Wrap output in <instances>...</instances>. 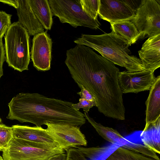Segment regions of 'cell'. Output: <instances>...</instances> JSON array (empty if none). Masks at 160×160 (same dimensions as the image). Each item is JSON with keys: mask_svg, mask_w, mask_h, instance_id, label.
Masks as SVG:
<instances>
[{"mask_svg": "<svg viewBox=\"0 0 160 160\" xmlns=\"http://www.w3.org/2000/svg\"><path fill=\"white\" fill-rule=\"evenodd\" d=\"M128 141L125 138L116 143L102 147L72 148L66 151V160H105L118 148Z\"/></svg>", "mask_w": 160, "mask_h": 160, "instance_id": "cell-12", "label": "cell"}, {"mask_svg": "<svg viewBox=\"0 0 160 160\" xmlns=\"http://www.w3.org/2000/svg\"><path fill=\"white\" fill-rule=\"evenodd\" d=\"M112 31L127 41L130 46L136 42L140 35L134 24L130 21L110 23Z\"/></svg>", "mask_w": 160, "mask_h": 160, "instance_id": "cell-19", "label": "cell"}, {"mask_svg": "<svg viewBox=\"0 0 160 160\" xmlns=\"http://www.w3.org/2000/svg\"><path fill=\"white\" fill-rule=\"evenodd\" d=\"M12 127L14 138L59 146L47 133L46 129L42 127L16 125Z\"/></svg>", "mask_w": 160, "mask_h": 160, "instance_id": "cell-15", "label": "cell"}, {"mask_svg": "<svg viewBox=\"0 0 160 160\" xmlns=\"http://www.w3.org/2000/svg\"><path fill=\"white\" fill-rule=\"evenodd\" d=\"M2 120L0 118V123H1L2 122Z\"/></svg>", "mask_w": 160, "mask_h": 160, "instance_id": "cell-31", "label": "cell"}, {"mask_svg": "<svg viewBox=\"0 0 160 160\" xmlns=\"http://www.w3.org/2000/svg\"><path fill=\"white\" fill-rule=\"evenodd\" d=\"M66 158L67 154L65 152L54 155L46 160H66Z\"/></svg>", "mask_w": 160, "mask_h": 160, "instance_id": "cell-29", "label": "cell"}, {"mask_svg": "<svg viewBox=\"0 0 160 160\" xmlns=\"http://www.w3.org/2000/svg\"><path fill=\"white\" fill-rule=\"evenodd\" d=\"M154 73L147 69L136 72H119L118 82L122 93H137L149 90L155 80Z\"/></svg>", "mask_w": 160, "mask_h": 160, "instance_id": "cell-10", "label": "cell"}, {"mask_svg": "<svg viewBox=\"0 0 160 160\" xmlns=\"http://www.w3.org/2000/svg\"><path fill=\"white\" fill-rule=\"evenodd\" d=\"M140 138L144 145L160 154V118L145 125Z\"/></svg>", "mask_w": 160, "mask_h": 160, "instance_id": "cell-17", "label": "cell"}, {"mask_svg": "<svg viewBox=\"0 0 160 160\" xmlns=\"http://www.w3.org/2000/svg\"><path fill=\"white\" fill-rule=\"evenodd\" d=\"M145 125L160 118V75L155 78L145 103Z\"/></svg>", "mask_w": 160, "mask_h": 160, "instance_id": "cell-16", "label": "cell"}, {"mask_svg": "<svg viewBox=\"0 0 160 160\" xmlns=\"http://www.w3.org/2000/svg\"><path fill=\"white\" fill-rule=\"evenodd\" d=\"M145 69L154 72L160 67V34L149 38L138 51Z\"/></svg>", "mask_w": 160, "mask_h": 160, "instance_id": "cell-14", "label": "cell"}, {"mask_svg": "<svg viewBox=\"0 0 160 160\" xmlns=\"http://www.w3.org/2000/svg\"><path fill=\"white\" fill-rule=\"evenodd\" d=\"M122 147L156 160H160L156 153L144 145L134 142L129 140L127 143Z\"/></svg>", "mask_w": 160, "mask_h": 160, "instance_id": "cell-22", "label": "cell"}, {"mask_svg": "<svg viewBox=\"0 0 160 160\" xmlns=\"http://www.w3.org/2000/svg\"><path fill=\"white\" fill-rule=\"evenodd\" d=\"M3 160H46L65 151L59 146L13 138L3 151Z\"/></svg>", "mask_w": 160, "mask_h": 160, "instance_id": "cell-5", "label": "cell"}, {"mask_svg": "<svg viewBox=\"0 0 160 160\" xmlns=\"http://www.w3.org/2000/svg\"><path fill=\"white\" fill-rule=\"evenodd\" d=\"M13 138L12 127L0 123V151H3L7 148Z\"/></svg>", "mask_w": 160, "mask_h": 160, "instance_id": "cell-24", "label": "cell"}, {"mask_svg": "<svg viewBox=\"0 0 160 160\" xmlns=\"http://www.w3.org/2000/svg\"><path fill=\"white\" fill-rule=\"evenodd\" d=\"M45 125L47 133L65 151L76 147L87 146V141L79 127L49 123Z\"/></svg>", "mask_w": 160, "mask_h": 160, "instance_id": "cell-8", "label": "cell"}, {"mask_svg": "<svg viewBox=\"0 0 160 160\" xmlns=\"http://www.w3.org/2000/svg\"><path fill=\"white\" fill-rule=\"evenodd\" d=\"M135 1L131 0H100L99 17L110 23L131 21L138 7Z\"/></svg>", "mask_w": 160, "mask_h": 160, "instance_id": "cell-9", "label": "cell"}, {"mask_svg": "<svg viewBox=\"0 0 160 160\" xmlns=\"http://www.w3.org/2000/svg\"><path fill=\"white\" fill-rule=\"evenodd\" d=\"M52 15L62 23H68L74 28L82 26L98 29L100 23L88 15L82 8L80 0H48Z\"/></svg>", "mask_w": 160, "mask_h": 160, "instance_id": "cell-6", "label": "cell"}, {"mask_svg": "<svg viewBox=\"0 0 160 160\" xmlns=\"http://www.w3.org/2000/svg\"><path fill=\"white\" fill-rule=\"evenodd\" d=\"M12 15L3 11H0V40H2L4 34L10 27Z\"/></svg>", "mask_w": 160, "mask_h": 160, "instance_id": "cell-25", "label": "cell"}, {"mask_svg": "<svg viewBox=\"0 0 160 160\" xmlns=\"http://www.w3.org/2000/svg\"><path fill=\"white\" fill-rule=\"evenodd\" d=\"M74 42L93 49L114 64L124 67L128 71L145 69L140 59L131 55L128 42L112 31L99 35L82 34Z\"/></svg>", "mask_w": 160, "mask_h": 160, "instance_id": "cell-3", "label": "cell"}, {"mask_svg": "<svg viewBox=\"0 0 160 160\" xmlns=\"http://www.w3.org/2000/svg\"><path fill=\"white\" fill-rule=\"evenodd\" d=\"M0 160H3V158L0 155Z\"/></svg>", "mask_w": 160, "mask_h": 160, "instance_id": "cell-30", "label": "cell"}, {"mask_svg": "<svg viewBox=\"0 0 160 160\" xmlns=\"http://www.w3.org/2000/svg\"><path fill=\"white\" fill-rule=\"evenodd\" d=\"M84 11L94 19H98L100 0H80Z\"/></svg>", "mask_w": 160, "mask_h": 160, "instance_id": "cell-23", "label": "cell"}, {"mask_svg": "<svg viewBox=\"0 0 160 160\" xmlns=\"http://www.w3.org/2000/svg\"><path fill=\"white\" fill-rule=\"evenodd\" d=\"M13 7L17 10L18 22L29 35L34 36L44 32V28L36 17L28 0H14Z\"/></svg>", "mask_w": 160, "mask_h": 160, "instance_id": "cell-13", "label": "cell"}, {"mask_svg": "<svg viewBox=\"0 0 160 160\" xmlns=\"http://www.w3.org/2000/svg\"><path fill=\"white\" fill-rule=\"evenodd\" d=\"M78 87L81 89V90L80 92H77V94L80 95L81 99L96 102V99L82 85H81Z\"/></svg>", "mask_w": 160, "mask_h": 160, "instance_id": "cell-27", "label": "cell"}, {"mask_svg": "<svg viewBox=\"0 0 160 160\" xmlns=\"http://www.w3.org/2000/svg\"><path fill=\"white\" fill-rule=\"evenodd\" d=\"M79 102L77 103H72L73 107L76 110L79 111L80 108H82L83 111L88 112L90 109L93 106L97 107L96 102L91 101L79 98Z\"/></svg>", "mask_w": 160, "mask_h": 160, "instance_id": "cell-26", "label": "cell"}, {"mask_svg": "<svg viewBox=\"0 0 160 160\" xmlns=\"http://www.w3.org/2000/svg\"><path fill=\"white\" fill-rule=\"evenodd\" d=\"M105 160H156L121 146Z\"/></svg>", "mask_w": 160, "mask_h": 160, "instance_id": "cell-21", "label": "cell"}, {"mask_svg": "<svg viewBox=\"0 0 160 160\" xmlns=\"http://www.w3.org/2000/svg\"><path fill=\"white\" fill-rule=\"evenodd\" d=\"M37 18L43 28L50 30L53 20L52 14L48 0H28Z\"/></svg>", "mask_w": 160, "mask_h": 160, "instance_id": "cell-18", "label": "cell"}, {"mask_svg": "<svg viewBox=\"0 0 160 160\" xmlns=\"http://www.w3.org/2000/svg\"><path fill=\"white\" fill-rule=\"evenodd\" d=\"M85 118L95 128L98 133L106 140L112 144H115L126 138L123 137L116 129L105 127L96 122L88 114L84 112Z\"/></svg>", "mask_w": 160, "mask_h": 160, "instance_id": "cell-20", "label": "cell"}, {"mask_svg": "<svg viewBox=\"0 0 160 160\" xmlns=\"http://www.w3.org/2000/svg\"><path fill=\"white\" fill-rule=\"evenodd\" d=\"M52 40L46 31L34 36L31 51L33 66L39 71H45L51 68Z\"/></svg>", "mask_w": 160, "mask_h": 160, "instance_id": "cell-11", "label": "cell"}, {"mask_svg": "<svg viewBox=\"0 0 160 160\" xmlns=\"http://www.w3.org/2000/svg\"><path fill=\"white\" fill-rule=\"evenodd\" d=\"M65 63L78 86L82 85L94 97L99 112L109 118L125 119L119 69L114 63L80 44L67 51Z\"/></svg>", "mask_w": 160, "mask_h": 160, "instance_id": "cell-1", "label": "cell"}, {"mask_svg": "<svg viewBox=\"0 0 160 160\" xmlns=\"http://www.w3.org/2000/svg\"><path fill=\"white\" fill-rule=\"evenodd\" d=\"M142 0L131 21L140 35L150 38L160 34V1Z\"/></svg>", "mask_w": 160, "mask_h": 160, "instance_id": "cell-7", "label": "cell"}, {"mask_svg": "<svg viewBox=\"0 0 160 160\" xmlns=\"http://www.w3.org/2000/svg\"><path fill=\"white\" fill-rule=\"evenodd\" d=\"M29 35L18 22L11 24L6 33L5 52L9 66L22 72L28 70L30 61Z\"/></svg>", "mask_w": 160, "mask_h": 160, "instance_id": "cell-4", "label": "cell"}, {"mask_svg": "<svg viewBox=\"0 0 160 160\" xmlns=\"http://www.w3.org/2000/svg\"><path fill=\"white\" fill-rule=\"evenodd\" d=\"M5 58V52L2 40H0V79L3 75V65Z\"/></svg>", "mask_w": 160, "mask_h": 160, "instance_id": "cell-28", "label": "cell"}, {"mask_svg": "<svg viewBox=\"0 0 160 160\" xmlns=\"http://www.w3.org/2000/svg\"><path fill=\"white\" fill-rule=\"evenodd\" d=\"M72 103L38 93H21L8 103L7 118L31 123L38 127L47 123L80 127L86 123L85 115L75 109Z\"/></svg>", "mask_w": 160, "mask_h": 160, "instance_id": "cell-2", "label": "cell"}]
</instances>
